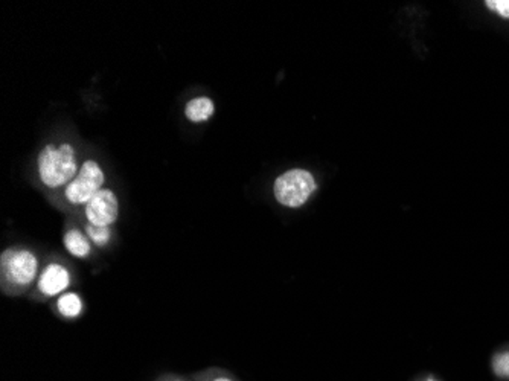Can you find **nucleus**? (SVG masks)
Wrapping results in <instances>:
<instances>
[{"label": "nucleus", "mask_w": 509, "mask_h": 381, "mask_svg": "<svg viewBox=\"0 0 509 381\" xmlns=\"http://www.w3.org/2000/svg\"><path fill=\"white\" fill-rule=\"evenodd\" d=\"M80 168L76 148L69 142L43 146L37 159L39 179L49 190L66 188L76 179Z\"/></svg>", "instance_id": "1"}, {"label": "nucleus", "mask_w": 509, "mask_h": 381, "mask_svg": "<svg viewBox=\"0 0 509 381\" xmlns=\"http://www.w3.org/2000/svg\"><path fill=\"white\" fill-rule=\"evenodd\" d=\"M0 273L6 295H21L39 279V258L26 247H11L2 253Z\"/></svg>", "instance_id": "2"}, {"label": "nucleus", "mask_w": 509, "mask_h": 381, "mask_svg": "<svg viewBox=\"0 0 509 381\" xmlns=\"http://www.w3.org/2000/svg\"><path fill=\"white\" fill-rule=\"evenodd\" d=\"M317 190V183L310 171L295 168L281 174L273 183V194L280 205L300 208Z\"/></svg>", "instance_id": "3"}, {"label": "nucleus", "mask_w": 509, "mask_h": 381, "mask_svg": "<svg viewBox=\"0 0 509 381\" xmlns=\"http://www.w3.org/2000/svg\"><path fill=\"white\" fill-rule=\"evenodd\" d=\"M105 174L94 159L81 165L76 179L65 188V199L70 206H85L103 190Z\"/></svg>", "instance_id": "4"}, {"label": "nucleus", "mask_w": 509, "mask_h": 381, "mask_svg": "<svg viewBox=\"0 0 509 381\" xmlns=\"http://www.w3.org/2000/svg\"><path fill=\"white\" fill-rule=\"evenodd\" d=\"M85 217L87 225L111 227L120 217V200L115 192L109 188H103L85 206Z\"/></svg>", "instance_id": "5"}, {"label": "nucleus", "mask_w": 509, "mask_h": 381, "mask_svg": "<svg viewBox=\"0 0 509 381\" xmlns=\"http://www.w3.org/2000/svg\"><path fill=\"white\" fill-rule=\"evenodd\" d=\"M72 282L70 270L61 262H49L40 271L37 279V290L43 297H54L67 290Z\"/></svg>", "instance_id": "6"}, {"label": "nucleus", "mask_w": 509, "mask_h": 381, "mask_svg": "<svg viewBox=\"0 0 509 381\" xmlns=\"http://www.w3.org/2000/svg\"><path fill=\"white\" fill-rule=\"evenodd\" d=\"M63 243H65L66 251L76 258L85 260L92 253V241L89 240V236L76 227L66 232Z\"/></svg>", "instance_id": "7"}, {"label": "nucleus", "mask_w": 509, "mask_h": 381, "mask_svg": "<svg viewBox=\"0 0 509 381\" xmlns=\"http://www.w3.org/2000/svg\"><path fill=\"white\" fill-rule=\"evenodd\" d=\"M215 113L214 102L206 96H197L185 107V116L191 122H205Z\"/></svg>", "instance_id": "8"}, {"label": "nucleus", "mask_w": 509, "mask_h": 381, "mask_svg": "<svg viewBox=\"0 0 509 381\" xmlns=\"http://www.w3.org/2000/svg\"><path fill=\"white\" fill-rule=\"evenodd\" d=\"M57 313L60 315L63 319L72 321L83 315L85 311V302L81 299L80 295L76 293H65L57 299L56 304Z\"/></svg>", "instance_id": "9"}, {"label": "nucleus", "mask_w": 509, "mask_h": 381, "mask_svg": "<svg viewBox=\"0 0 509 381\" xmlns=\"http://www.w3.org/2000/svg\"><path fill=\"white\" fill-rule=\"evenodd\" d=\"M85 235L89 236L92 243H95L96 246H105L112 238L111 227L107 226H85Z\"/></svg>", "instance_id": "10"}, {"label": "nucleus", "mask_w": 509, "mask_h": 381, "mask_svg": "<svg viewBox=\"0 0 509 381\" xmlns=\"http://www.w3.org/2000/svg\"><path fill=\"white\" fill-rule=\"evenodd\" d=\"M493 369H495L496 376L509 378V351L500 352L495 357Z\"/></svg>", "instance_id": "11"}, {"label": "nucleus", "mask_w": 509, "mask_h": 381, "mask_svg": "<svg viewBox=\"0 0 509 381\" xmlns=\"http://www.w3.org/2000/svg\"><path fill=\"white\" fill-rule=\"evenodd\" d=\"M485 5L496 15H499L505 21H509V0H488Z\"/></svg>", "instance_id": "12"}, {"label": "nucleus", "mask_w": 509, "mask_h": 381, "mask_svg": "<svg viewBox=\"0 0 509 381\" xmlns=\"http://www.w3.org/2000/svg\"><path fill=\"white\" fill-rule=\"evenodd\" d=\"M208 381H234L230 377L228 376H214L210 377V380Z\"/></svg>", "instance_id": "13"}, {"label": "nucleus", "mask_w": 509, "mask_h": 381, "mask_svg": "<svg viewBox=\"0 0 509 381\" xmlns=\"http://www.w3.org/2000/svg\"><path fill=\"white\" fill-rule=\"evenodd\" d=\"M159 381H188L185 378H180V377H164L162 380Z\"/></svg>", "instance_id": "14"}, {"label": "nucleus", "mask_w": 509, "mask_h": 381, "mask_svg": "<svg viewBox=\"0 0 509 381\" xmlns=\"http://www.w3.org/2000/svg\"><path fill=\"white\" fill-rule=\"evenodd\" d=\"M427 381H434V380H432V378H429V380H427Z\"/></svg>", "instance_id": "15"}]
</instances>
